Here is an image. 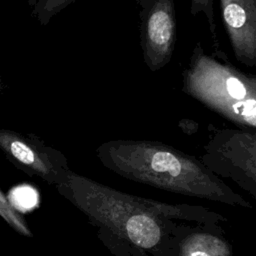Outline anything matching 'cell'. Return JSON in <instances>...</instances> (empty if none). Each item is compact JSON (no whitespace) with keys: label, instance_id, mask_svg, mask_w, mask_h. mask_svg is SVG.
Wrapping results in <instances>:
<instances>
[{"label":"cell","instance_id":"obj_14","mask_svg":"<svg viewBox=\"0 0 256 256\" xmlns=\"http://www.w3.org/2000/svg\"><path fill=\"white\" fill-rule=\"evenodd\" d=\"M179 128L187 135H192L198 131L199 124L190 119H181L178 124Z\"/></svg>","mask_w":256,"mask_h":256},{"label":"cell","instance_id":"obj_1","mask_svg":"<svg viewBox=\"0 0 256 256\" xmlns=\"http://www.w3.org/2000/svg\"><path fill=\"white\" fill-rule=\"evenodd\" d=\"M95 230L105 231L150 256H175L174 232L181 221L220 224L227 217L205 207L168 204L118 191L71 170L56 187Z\"/></svg>","mask_w":256,"mask_h":256},{"label":"cell","instance_id":"obj_13","mask_svg":"<svg viewBox=\"0 0 256 256\" xmlns=\"http://www.w3.org/2000/svg\"><path fill=\"white\" fill-rule=\"evenodd\" d=\"M96 235L114 256H132L128 249V243L117 239L111 234L102 230H96Z\"/></svg>","mask_w":256,"mask_h":256},{"label":"cell","instance_id":"obj_6","mask_svg":"<svg viewBox=\"0 0 256 256\" xmlns=\"http://www.w3.org/2000/svg\"><path fill=\"white\" fill-rule=\"evenodd\" d=\"M138 12L139 42L147 68L158 71L171 60L176 43L174 0H135Z\"/></svg>","mask_w":256,"mask_h":256},{"label":"cell","instance_id":"obj_5","mask_svg":"<svg viewBox=\"0 0 256 256\" xmlns=\"http://www.w3.org/2000/svg\"><path fill=\"white\" fill-rule=\"evenodd\" d=\"M0 150L15 167L55 187L71 172L65 155L32 133L0 129Z\"/></svg>","mask_w":256,"mask_h":256},{"label":"cell","instance_id":"obj_12","mask_svg":"<svg viewBox=\"0 0 256 256\" xmlns=\"http://www.w3.org/2000/svg\"><path fill=\"white\" fill-rule=\"evenodd\" d=\"M34 191L29 186H17L9 193L8 201L16 211H26L33 206Z\"/></svg>","mask_w":256,"mask_h":256},{"label":"cell","instance_id":"obj_15","mask_svg":"<svg viewBox=\"0 0 256 256\" xmlns=\"http://www.w3.org/2000/svg\"><path fill=\"white\" fill-rule=\"evenodd\" d=\"M129 252L132 256H150L149 254H147L143 249L138 248V247H134V246H130L128 247Z\"/></svg>","mask_w":256,"mask_h":256},{"label":"cell","instance_id":"obj_4","mask_svg":"<svg viewBox=\"0 0 256 256\" xmlns=\"http://www.w3.org/2000/svg\"><path fill=\"white\" fill-rule=\"evenodd\" d=\"M199 160L218 178L232 180L256 197V131L244 128L216 129L203 147Z\"/></svg>","mask_w":256,"mask_h":256},{"label":"cell","instance_id":"obj_9","mask_svg":"<svg viewBox=\"0 0 256 256\" xmlns=\"http://www.w3.org/2000/svg\"><path fill=\"white\" fill-rule=\"evenodd\" d=\"M190 13L192 16H196L203 13L207 19V24L212 40L213 56L222 61H228V57L221 49L220 42L217 34V27L214 15L213 0H190Z\"/></svg>","mask_w":256,"mask_h":256},{"label":"cell","instance_id":"obj_11","mask_svg":"<svg viewBox=\"0 0 256 256\" xmlns=\"http://www.w3.org/2000/svg\"><path fill=\"white\" fill-rule=\"evenodd\" d=\"M0 216L18 233L27 237L32 236V232L26 225L25 220L11 206L8 199L4 196L1 190H0Z\"/></svg>","mask_w":256,"mask_h":256},{"label":"cell","instance_id":"obj_10","mask_svg":"<svg viewBox=\"0 0 256 256\" xmlns=\"http://www.w3.org/2000/svg\"><path fill=\"white\" fill-rule=\"evenodd\" d=\"M77 0H27L31 15L41 26H46L54 16L59 14Z\"/></svg>","mask_w":256,"mask_h":256},{"label":"cell","instance_id":"obj_2","mask_svg":"<svg viewBox=\"0 0 256 256\" xmlns=\"http://www.w3.org/2000/svg\"><path fill=\"white\" fill-rule=\"evenodd\" d=\"M96 156L108 170L137 183L230 206L253 207L198 158L159 141L109 140L96 148Z\"/></svg>","mask_w":256,"mask_h":256},{"label":"cell","instance_id":"obj_8","mask_svg":"<svg viewBox=\"0 0 256 256\" xmlns=\"http://www.w3.org/2000/svg\"><path fill=\"white\" fill-rule=\"evenodd\" d=\"M174 240L175 256H233L220 224L179 222Z\"/></svg>","mask_w":256,"mask_h":256},{"label":"cell","instance_id":"obj_3","mask_svg":"<svg viewBox=\"0 0 256 256\" xmlns=\"http://www.w3.org/2000/svg\"><path fill=\"white\" fill-rule=\"evenodd\" d=\"M182 91L238 128H256V77L205 52L197 42L182 73Z\"/></svg>","mask_w":256,"mask_h":256},{"label":"cell","instance_id":"obj_16","mask_svg":"<svg viewBox=\"0 0 256 256\" xmlns=\"http://www.w3.org/2000/svg\"><path fill=\"white\" fill-rule=\"evenodd\" d=\"M5 89H6V84H5L3 78H2L1 75H0V94H2Z\"/></svg>","mask_w":256,"mask_h":256},{"label":"cell","instance_id":"obj_7","mask_svg":"<svg viewBox=\"0 0 256 256\" xmlns=\"http://www.w3.org/2000/svg\"><path fill=\"white\" fill-rule=\"evenodd\" d=\"M222 23L236 60L256 66V0H219Z\"/></svg>","mask_w":256,"mask_h":256}]
</instances>
